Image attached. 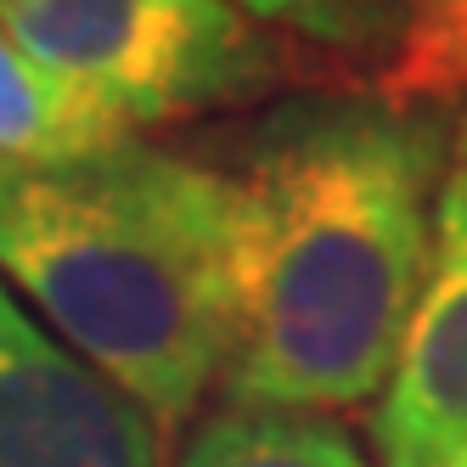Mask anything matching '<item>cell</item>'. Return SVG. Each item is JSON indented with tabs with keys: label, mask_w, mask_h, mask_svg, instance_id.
Listing matches in <instances>:
<instances>
[{
	"label": "cell",
	"mask_w": 467,
	"mask_h": 467,
	"mask_svg": "<svg viewBox=\"0 0 467 467\" xmlns=\"http://www.w3.org/2000/svg\"><path fill=\"white\" fill-rule=\"evenodd\" d=\"M378 90H310L209 158L225 186L231 406L383 400L433 254L451 119Z\"/></svg>",
	"instance_id": "1"
},
{
	"label": "cell",
	"mask_w": 467,
	"mask_h": 467,
	"mask_svg": "<svg viewBox=\"0 0 467 467\" xmlns=\"http://www.w3.org/2000/svg\"><path fill=\"white\" fill-rule=\"evenodd\" d=\"M0 282L175 433L225 372V186L209 158L119 141L0 163Z\"/></svg>",
	"instance_id": "2"
},
{
	"label": "cell",
	"mask_w": 467,
	"mask_h": 467,
	"mask_svg": "<svg viewBox=\"0 0 467 467\" xmlns=\"http://www.w3.org/2000/svg\"><path fill=\"white\" fill-rule=\"evenodd\" d=\"M0 23L124 136L248 108L305 74L287 40L225 0H12Z\"/></svg>",
	"instance_id": "3"
},
{
	"label": "cell",
	"mask_w": 467,
	"mask_h": 467,
	"mask_svg": "<svg viewBox=\"0 0 467 467\" xmlns=\"http://www.w3.org/2000/svg\"><path fill=\"white\" fill-rule=\"evenodd\" d=\"M372 440L383 467H428L445 456H467V102L451 119L428 276L389 389L378 400Z\"/></svg>",
	"instance_id": "4"
},
{
	"label": "cell",
	"mask_w": 467,
	"mask_h": 467,
	"mask_svg": "<svg viewBox=\"0 0 467 467\" xmlns=\"http://www.w3.org/2000/svg\"><path fill=\"white\" fill-rule=\"evenodd\" d=\"M0 467H163L158 422L0 282Z\"/></svg>",
	"instance_id": "5"
},
{
	"label": "cell",
	"mask_w": 467,
	"mask_h": 467,
	"mask_svg": "<svg viewBox=\"0 0 467 467\" xmlns=\"http://www.w3.org/2000/svg\"><path fill=\"white\" fill-rule=\"evenodd\" d=\"M119 141H130L124 130L85 90L28 57L0 23V163H57Z\"/></svg>",
	"instance_id": "6"
},
{
	"label": "cell",
	"mask_w": 467,
	"mask_h": 467,
	"mask_svg": "<svg viewBox=\"0 0 467 467\" xmlns=\"http://www.w3.org/2000/svg\"><path fill=\"white\" fill-rule=\"evenodd\" d=\"M175 467H366V451L338 417L225 400L192 428Z\"/></svg>",
	"instance_id": "7"
},
{
	"label": "cell",
	"mask_w": 467,
	"mask_h": 467,
	"mask_svg": "<svg viewBox=\"0 0 467 467\" xmlns=\"http://www.w3.org/2000/svg\"><path fill=\"white\" fill-rule=\"evenodd\" d=\"M225 6L271 28L305 62L366 68L372 79L406 23V0H225Z\"/></svg>",
	"instance_id": "8"
},
{
	"label": "cell",
	"mask_w": 467,
	"mask_h": 467,
	"mask_svg": "<svg viewBox=\"0 0 467 467\" xmlns=\"http://www.w3.org/2000/svg\"><path fill=\"white\" fill-rule=\"evenodd\" d=\"M378 96L406 108L467 102V0H406V23L378 68Z\"/></svg>",
	"instance_id": "9"
},
{
	"label": "cell",
	"mask_w": 467,
	"mask_h": 467,
	"mask_svg": "<svg viewBox=\"0 0 467 467\" xmlns=\"http://www.w3.org/2000/svg\"><path fill=\"white\" fill-rule=\"evenodd\" d=\"M428 467H467V456H445V462H428Z\"/></svg>",
	"instance_id": "10"
},
{
	"label": "cell",
	"mask_w": 467,
	"mask_h": 467,
	"mask_svg": "<svg viewBox=\"0 0 467 467\" xmlns=\"http://www.w3.org/2000/svg\"><path fill=\"white\" fill-rule=\"evenodd\" d=\"M0 6H12V0H0Z\"/></svg>",
	"instance_id": "11"
}]
</instances>
